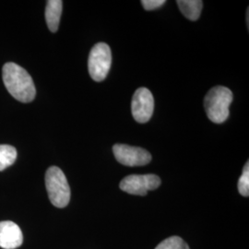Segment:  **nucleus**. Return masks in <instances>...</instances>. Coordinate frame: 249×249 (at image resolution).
I'll list each match as a JSON object with an SVG mask.
<instances>
[{
  "label": "nucleus",
  "instance_id": "f257e3e1",
  "mask_svg": "<svg viewBox=\"0 0 249 249\" xmlns=\"http://www.w3.org/2000/svg\"><path fill=\"white\" fill-rule=\"evenodd\" d=\"M2 75L5 87L16 100L21 103H31L36 98L35 82L23 68L15 63H6Z\"/></svg>",
  "mask_w": 249,
  "mask_h": 249
},
{
  "label": "nucleus",
  "instance_id": "ddd939ff",
  "mask_svg": "<svg viewBox=\"0 0 249 249\" xmlns=\"http://www.w3.org/2000/svg\"><path fill=\"white\" fill-rule=\"evenodd\" d=\"M238 191L243 196H249V162L248 161L243 169V173L238 180Z\"/></svg>",
  "mask_w": 249,
  "mask_h": 249
},
{
  "label": "nucleus",
  "instance_id": "6e6552de",
  "mask_svg": "<svg viewBox=\"0 0 249 249\" xmlns=\"http://www.w3.org/2000/svg\"><path fill=\"white\" fill-rule=\"evenodd\" d=\"M23 242L22 231L18 225L10 221L0 222V248L15 249Z\"/></svg>",
  "mask_w": 249,
  "mask_h": 249
},
{
  "label": "nucleus",
  "instance_id": "423d86ee",
  "mask_svg": "<svg viewBox=\"0 0 249 249\" xmlns=\"http://www.w3.org/2000/svg\"><path fill=\"white\" fill-rule=\"evenodd\" d=\"M113 152L116 160L125 166H143L151 161V153L140 147H133L125 144H116Z\"/></svg>",
  "mask_w": 249,
  "mask_h": 249
},
{
  "label": "nucleus",
  "instance_id": "9d476101",
  "mask_svg": "<svg viewBox=\"0 0 249 249\" xmlns=\"http://www.w3.org/2000/svg\"><path fill=\"white\" fill-rule=\"evenodd\" d=\"M177 4L182 14L192 21L199 18L203 8V2L200 0H178Z\"/></svg>",
  "mask_w": 249,
  "mask_h": 249
},
{
  "label": "nucleus",
  "instance_id": "0eeeda50",
  "mask_svg": "<svg viewBox=\"0 0 249 249\" xmlns=\"http://www.w3.org/2000/svg\"><path fill=\"white\" fill-rule=\"evenodd\" d=\"M154 110V98L150 89L140 88L134 93L131 111L134 119L141 124L147 123L152 116Z\"/></svg>",
  "mask_w": 249,
  "mask_h": 249
},
{
  "label": "nucleus",
  "instance_id": "2eb2a0df",
  "mask_svg": "<svg viewBox=\"0 0 249 249\" xmlns=\"http://www.w3.org/2000/svg\"><path fill=\"white\" fill-rule=\"evenodd\" d=\"M247 23H248V28H249V9H248V11H247Z\"/></svg>",
  "mask_w": 249,
  "mask_h": 249
},
{
  "label": "nucleus",
  "instance_id": "f03ea898",
  "mask_svg": "<svg viewBox=\"0 0 249 249\" xmlns=\"http://www.w3.org/2000/svg\"><path fill=\"white\" fill-rule=\"evenodd\" d=\"M232 102V92L223 86H216L205 96V111L208 118L216 124L225 122L229 115V107Z\"/></svg>",
  "mask_w": 249,
  "mask_h": 249
},
{
  "label": "nucleus",
  "instance_id": "7ed1b4c3",
  "mask_svg": "<svg viewBox=\"0 0 249 249\" xmlns=\"http://www.w3.org/2000/svg\"><path fill=\"white\" fill-rule=\"evenodd\" d=\"M45 187L51 203L56 208L67 207L71 200V187L62 170L51 166L45 174Z\"/></svg>",
  "mask_w": 249,
  "mask_h": 249
},
{
  "label": "nucleus",
  "instance_id": "20e7f679",
  "mask_svg": "<svg viewBox=\"0 0 249 249\" xmlns=\"http://www.w3.org/2000/svg\"><path fill=\"white\" fill-rule=\"evenodd\" d=\"M112 65V53L109 45L98 43L90 50L88 60L89 76L95 81H103Z\"/></svg>",
  "mask_w": 249,
  "mask_h": 249
},
{
  "label": "nucleus",
  "instance_id": "1a4fd4ad",
  "mask_svg": "<svg viewBox=\"0 0 249 249\" xmlns=\"http://www.w3.org/2000/svg\"><path fill=\"white\" fill-rule=\"evenodd\" d=\"M63 2L61 0H48L45 8V20L50 32L55 33L58 30L62 14Z\"/></svg>",
  "mask_w": 249,
  "mask_h": 249
},
{
  "label": "nucleus",
  "instance_id": "f8f14e48",
  "mask_svg": "<svg viewBox=\"0 0 249 249\" xmlns=\"http://www.w3.org/2000/svg\"><path fill=\"white\" fill-rule=\"evenodd\" d=\"M155 249H189V247L181 237L171 236L165 240L161 241Z\"/></svg>",
  "mask_w": 249,
  "mask_h": 249
},
{
  "label": "nucleus",
  "instance_id": "4468645a",
  "mask_svg": "<svg viewBox=\"0 0 249 249\" xmlns=\"http://www.w3.org/2000/svg\"><path fill=\"white\" fill-rule=\"evenodd\" d=\"M166 3L165 0H142L143 8L146 10H153V9H159L161 6H163Z\"/></svg>",
  "mask_w": 249,
  "mask_h": 249
},
{
  "label": "nucleus",
  "instance_id": "39448f33",
  "mask_svg": "<svg viewBox=\"0 0 249 249\" xmlns=\"http://www.w3.org/2000/svg\"><path fill=\"white\" fill-rule=\"evenodd\" d=\"M160 178L153 175H131L124 178L119 184L124 192L135 196H146L148 191L155 190L160 187Z\"/></svg>",
  "mask_w": 249,
  "mask_h": 249
},
{
  "label": "nucleus",
  "instance_id": "9b49d317",
  "mask_svg": "<svg viewBox=\"0 0 249 249\" xmlns=\"http://www.w3.org/2000/svg\"><path fill=\"white\" fill-rule=\"evenodd\" d=\"M17 159V151L13 146L0 145V171L7 169Z\"/></svg>",
  "mask_w": 249,
  "mask_h": 249
}]
</instances>
